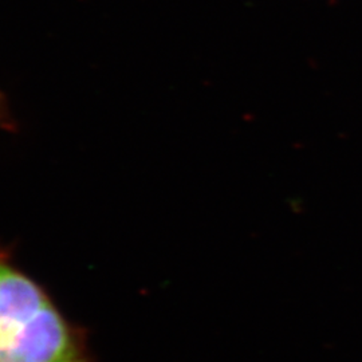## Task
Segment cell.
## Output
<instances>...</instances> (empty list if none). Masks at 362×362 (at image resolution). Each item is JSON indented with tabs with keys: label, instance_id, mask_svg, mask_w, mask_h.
Returning a JSON list of instances; mask_svg holds the SVG:
<instances>
[{
	"label": "cell",
	"instance_id": "6da1fadb",
	"mask_svg": "<svg viewBox=\"0 0 362 362\" xmlns=\"http://www.w3.org/2000/svg\"><path fill=\"white\" fill-rule=\"evenodd\" d=\"M0 362H93L82 333L1 248Z\"/></svg>",
	"mask_w": 362,
	"mask_h": 362
}]
</instances>
